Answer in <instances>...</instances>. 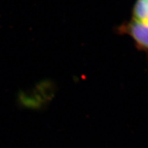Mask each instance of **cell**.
<instances>
[{
  "label": "cell",
  "instance_id": "1",
  "mask_svg": "<svg viewBox=\"0 0 148 148\" xmlns=\"http://www.w3.org/2000/svg\"><path fill=\"white\" fill-rule=\"evenodd\" d=\"M117 32L127 34L132 38L138 50L148 53V21H140L131 18L121 23Z\"/></svg>",
  "mask_w": 148,
  "mask_h": 148
},
{
  "label": "cell",
  "instance_id": "2",
  "mask_svg": "<svg viewBox=\"0 0 148 148\" xmlns=\"http://www.w3.org/2000/svg\"><path fill=\"white\" fill-rule=\"evenodd\" d=\"M131 18L140 21H148V0H135Z\"/></svg>",
  "mask_w": 148,
  "mask_h": 148
}]
</instances>
